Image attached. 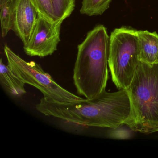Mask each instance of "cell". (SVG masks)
Instances as JSON below:
<instances>
[{
  "label": "cell",
  "instance_id": "6da1fadb",
  "mask_svg": "<svg viewBox=\"0 0 158 158\" xmlns=\"http://www.w3.org/2000/svg\"><path fill=\"white\" fill-rule=\"evenodd\" d=\"M36 109L46 116H52L78 125L117 128L124 124L131 111L130 100L126 89L107 92L92 99H83L61 102L43 97Z\"/></svg>",
  "mask_w": 158,
  "mask_h": 158
},
{
  "label": "cell",
  "instance_id": "7a4b0ae2",
  "mask_svg": "<svg viewBox=\"0 0 158 158\" xmlns=\"http://www.w3.org/2000/svg\"><path fill=\"white\" fill-rule=\"evenodd\" d=\"M110 38L106 27L99 25L89 32L77 46L73 79L77 93L87 99L106 90Z\"/></svg>",
  "mask_w": 158,
  "mask_h": 158
},
{
  "label": "cell",
  "instance_id": "3957f363",
  "mask_svg": "<svg viewBox=\"0 0 158 158\" xmlns=\"http://www.w3.org/2000/svg\"><path fill=\"white\" fill-rule=\"evenodd\" d=\"M130 114L124 124L135 132H158V63L140 62L129 86Z\"/></svg>",
  "mask_w": 158,
  "mask_h": 158
},
{
  "label": "cell",
  "instance_id": "277c9868",
  "mask_svg": "<svg viewBox=\"0 0 158 158\" xmlns=\"http://www.w3.org/2000/svg\"><path fill=\"white\" fill-rule=\"evenodd\" d=\"M108 65L112 80L118 90L126 89L139 64L137 30L122 27L110 36Z\"/></svg>",
  "mask_w": 158,
  "mask_h": 158
},
{
  "label": "cell",
  "instance_id": "5b68a950",
  "mask_svg": "<svg viewBox=\"0 0 158 158\" xmlns=\"http://www.w3.org/2000/svg\"><path fill=\"white\" fill-rule=\"evenodd\" d=\"M4 50L8 66L12 72L25 84L38 89L45 98L61 102L83 99L61 86L36 63L24 60L7 45L4 47Z\"/></svg>",
  "mask_w": 158,
  "mask_h": 158
},
{
  "label": "cell",
  "instance_id": "8992f818",
  "mask_svg": "<svg viewBox=\"0 0 158 158\" xmlns=\"http://www.w3.org/2000/svg\"><path fill=\"white\" fill-rule=\"evenodd\" d=\"M63 21L52 22L38 14L36 24L27 43L24 45L26 54L44 58L52 55L60 41Z\"/></svg>",
  "mask_w": 158,
  "mask_h": 158
},
{
  "label": "cell",
  "instance_id": "52a82bcc",
  "mask_svg": "<svg viewBox=\"0 0 158 158\" xmlns=\"http://www.w3.org/2000/svg\"><path fill=\"white\" fill-rule=\"evenodd\" d=\"M38 13L31 0H16L12 30L23 45L28 42L37 21Z\"/></svg>",
  "mask_w": 158,
  "mask_h": 158
},
{
  "label": "cell",
  "instance_id": "ba28073f",
  "mask_svg": "<svg viewBox=\"0 0 158 158\" xmlns=\"http://www.w3.org/2000/svg\"><path fill=\"white\" fill-rule=\"evenodd\" d=\"M139 59L148 64L158 63V35L147 30L137 31Z\"/></svg>",
  "mask_w": 158,
  "mask_h": 158
},
{
  "label": "cell",
  "instance_id": "9c48e42d",
  "mask_svg": "<svg viewBox=\"0 0 158 158\" xmlns=\"http://www.w3.org/2000/svg\"><path fill=\"white\" fill-rule=\"evenodd\" d=\"M0 81L3 88L12 96L21 97L26 93L25 84L15 75L8 65L4 64L2 59L0 61Z\"/></svg>",
  "mask_w": 158,
  "mask_h": 158
},
{
  "label": "cell",
  "instance_id": "30bf717a",
  "mask_svg": "<svg viewBox=\"0 0 158 158\" xmlns=\"http://www.w3.org/2000/svg\"><path fill=\"white\" fill-rule=\"evenodd\" d=\"M16 0H10L0 5V18L1 24L2 36L4 38L12 30L14 21Z\"/></svg>",
  "mask_w": 158,
  "mask_h": 158
},
{
  "label": "cell",
  "instance_id": "8fae6325",
  "mask_svg": "<svg viewBox=\"0 0 158 158\" xmlns=\"http://www.w3.org/2000/svg\"><path fill=\"white\" fill-rule=\"evenodd\" d=\"M111 2V0H83L80 13L89 16L101 15L109 9Z\"/></svg>",
  "mask_w": 158,
  "mask_h": 158
},
{
  "label": "cell",
  "instance_id": "7c38bea8",
  "mask_svg": "<svg viewBox=\"0 0 158 158\" xmlns=\"http://www.w3.org/2000/svg\"><path fill=\"white\" fill-rule=\"evenodd\" d=\"M57 20L63 22L71 15L75 7L76 0H52Z\"/></svg>",
  "mask_w": 158,
  "mask_h": 158
},
{
  "label": "cell",
  "instance_id": "4fadbf2b",
  "mask_svg": "<svg viewBox=\"0 0 158 158\" xmlns=\"http://www.w3.org/2000/svg\"><path fill=\"white\" fill-rule=\"evenodd\" d=\"M38 14L51 22L58 21L54 15L52 0H31Z\"/></svg>",
  "mask_w": 158,
  "mask_h": 158
},
{
  "label": "cell",
  "instance_id": "5bb4252c",
  "mask_svg": "<svg viewBox=\"0 0 158 158\" xmlns=\"http://www.w3.org/2000/svg\"><path fill=\"white\" fill-rule=\"evenodd\" d=\"M109 133V136L116 139H125L131 138L133 135L132 131L130 128H124L121 126L117 128L111 129Z\"/></svg>",
  "mask_w": 158,
  "mask_h": 158
},
{
  "label": "cell",
  "instance_id": "9a60e30c",
  "mask_svg": "<svg viewBox=\"0 0 158 158\" xmlns=\"http://www.w3.org/2000/svg\"><path fill=\"white\" fill-rule=\"evenodd\" d=\"M10 0H0V5H2L4 3L9 2Z\"/></svg>",
  "mask_w": 158,
  "mask_h": 158
}]
</instances>
